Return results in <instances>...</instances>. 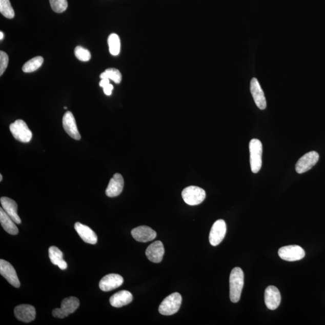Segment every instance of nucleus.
<instances>
[{"label": "nucleus", "instance_id": "nucleus-1", "mask_svg": "<svg viewBox=\"0 0 325 325\" xmlns=\"http://www.w3.org/2000/svg\"><path fill=\"white\" fill-rule=\"evenodd\" d=\"M244 286V274L240 268H235L230 276V297L231 302L239 301Z\"/></svg>", "mask_w": 325, "mask_h": 325}, {"label": "nucleus", "instance_id": "nucleus-2", "mask_svg": "<svg viewBox=\"0 0 325 325\" xmlns=\"http://www.w3.org/2000/svg\"><path fill=\"white\" fill-rule=\"evenodd\" d=\"M182 297L178 293H174L166 297L159 306V313L162 315L171 316L177 313L180 309Z\"/></svg>", "mask_w": 325, "mask_h": 325}, {"label": "nucleus", "instance_id": "nucleus-3", "mask_svg": "<svg viewBox=\"0 0 325 325\" xmlns=\"http://www.w3.org/2000/svg\"><path fill=\"white\" fill-rule=\"evenodd\" d=\"M250 152L251 171L257 174L262 166V145L260 140L253 139L251 140Z\"/></svg>", "mask_w": 325, "mask_h": 325}, {"label": "nucleus", "instance_id": "nucleus-4", "mask_svg": "<svg viewBox=\"0 0 325 325\" xmlns=\"http://www.w3.org/2000/svg\"><path fill=\"white\" fill-rule=\"evenodd\" d=\"M183 200L187 205L197 206L201 204L206 199V193L205 190L198 186H189L182 192Z\"/></svg>", "mask_w": 325, "mask_h": 325}, {"label": "nucleus", "instance_id": "nucleus-5", "mask_svg": "<svg viewBox=\"0 0 325 325\" xmlns=\"http://www.w3.org/2000/svg\"><path fill=\"white\" fill-rule=\"evenodd\" d=\"M10 130L15 139L22 143H28L32 140V131L22 119L16 120L15 123L10 124Z\"/></svg>", "mask_w": 325, "mask_h": 325}, {"label": "nucleus", "instance_id": "nucleus-6", "mask_svg": "<svg viewBox=\"0 0 325 325\" xmlns=\"http://www.w3.org/2000/svg\"><path fill=\"white\" fill-rule=\"evenodd\" d=\"M79 306V301L77 297H67L62 300L60 309H55L52 313L54 317L64 319L74 313Z\"/></svg>", "mask_w": 325, "mask_h": 325}, {"label": "nucleus", "instance_id": "nucleus-7", "mask_svg": "<svg viewBox=\"0 0 325 325\" xmlns=\"http://www.w3.org/2000/svg\"><path fill=\"white\" fill-rule=\"evenodd\" d=\"M278 255L282 260L288 261H296L301 260L306 255V252L298 245H290L279 249Z\"/></svg>", "mask_w": 325, "mask_h": 325}, {"label": "nucleus", "instance_id": "nucleus-8", "mask_svg": "<svg viewBox=\"0 0 325 325\" xmlns=\"http://www.w3.org/2000/svg\"><path fill=\"white\" fill-rule=\"evenodd\" d=\"M319 160V155L316 151H311L299 159L296 164V171L303 174L312 169Z\"/></svg>", "mask_w": 325, "mask_h": 325}, {"label": "nucleus", "instance_id": "nucleus-9", "mask_svg": "<svg viewBox=\"0 0 325 325\" xmlns=\"http://www.w3.org/2000/svg\"><path fill=\"white\" fill-rule=\"evenodd\" d=\"M227 233V225L222 219L214 223L210 230L209 241L213 247L217 246L222 241Z\"/></svg>", "mask_w": 325, "mask_h": 325}, {"label": "nucleus", "instance_id": "nucleus-10", "mask_svg": "<svg viewBox=\"0 0 325 325\" xmlns=\"http://www.w3.org/2000/svg\"><path fill=\"white\" fill-rule=\"evenodd\" d=\"M0 274L10 285L16 288H19L21 283L15 269L10 262L3 259L0 260Z\"/></svg>", "mask_w": 325, "mask_h": 325}, {"label": "nucleus", "instance_id": "nucleus-11", "mask_svg": "<svg viewBox=\"0 0 325 325\" xmlns=\"http://www.w3.org/2000/svg\"><path fill=\"white\" fill-rule=\"evenodd\" d=\"M14 313L17 319L24 323H30L35 319V308L27 304H22L15 307Z\"/></svg>", "mask_w": 325, "mask_h": 325}, {"label": "nucleus", "instance_id": "nucleus-12", "mask_svg": "<svg viewBox=\"0 0 325 325\" xmlns=\"http://www.w3.org/2000/svg\"><path fill=\"white\" fill-rule=\"evenodd\" d=\"M62 124L65 131L69 136L75 140H80V134L78 130L73 114L71 112H66L62 119Z\"/></svg>", "mask_w": 325, "mask_h": 325}, {"label": "nucleus", "instance_id": "nucleus-13", "mask_svg": "<svg viewBox=\"0 0 325 325\" xmlns=\"http://www.w3.org/2000/svg\"><path fill=\"white\" fill-rule=\"evenodd\" d=\"M124 278L118 274L107 275L101 279L99 283L100 289L104 292L112 291L123 285Z\"/></svg>", "mask_w": 325, "mask_h": 325}, {"label": "nucleus", "instance_id": "nucleus-14", "mask_svg": "<svg viewBox=\"0 0 325 325\" xmlns=\"http://www.w3.org/2000/svg\"><path fill=\"white\" fill-rule=\"evenodd\" d=\"M281 295L279 290L275 286H270L265 290V300L268 309L274 310L277 309L281 303Z\"/></svg>", "mask_w": 325, "mask_h": 325}, {"label": "nucleus", "instance_id": "nucleus-15", "mask_svg": "<svg viewBox=\"0 0 325 325\" xmlns=\"http://www.w3.org/2000/svg\"><path fill=\"white\" fill-rule=\"evenodd\" d=\"M147 257L148 260L155 263H158L162 260L165 254V248L161 241H155L151 244L146 250Z\"/></svg>", "mask_w": 325, "mask_h": 325}, {"label": "nucleus", "instance_id": "nucleus-16", "mask_svg": "<svg viewBox=\"0 0 325 325\" xmlns=\"http://www.w3.org/2000/svg\"><path fill=\"white\" fill-rule=\"evenodd\" d=\"M251 92L256 105L260 110H265L267 106V103L263 91L261 87L258 79L255 78L252 79L251 82Z\"/></svg>", "mask_w": 325, "mask_h": 325}, {"label": "nucleus", "instance_id": "nucleus-17", "mask_svg": "<svg viewBox=\"0 0 325 325\" xmlns=\"http://www.w3.org/2000/svg\"><path fill=\"white\" fill-rule=\"evenodd\" d=\"M131 235L135 240L143 243L153 240L157 237V233L147 226L135 228L131 231Z\"/></svg>", "mask_w": 325, "mask_h": 325}, {"label": "nucleus", "instance_id": "nucleus-18", "mask_svg": "<svg viewBox=\"0 0 325 325\" xmlns=\"http://www.w3.org/2000/svg\"><path fill=\"white\" fill-rule=\"evenodd\" d=\"M124 180L123 176L120 174H115L110 179L107 186L106 194L110 198H113L120 194L124 189Z\"/></svg>", "mask_w": 325, "mask_h": 325}, {"label": "nucleus", "instance_id": "nucleus-19", "mask_svg": "<svg viewBox=\"0 0 325 325\" xmlns=\"http://www.w3.org/2000/svg\"><path fill=\"white\" fill-rule=\"evenodd\" d=\"M0 202H1L3 210L16 224H20L22 223V220L18 214V205L14 200L8 198V197H2L0 199Z\"/></svg>", "mask_w": 325, "mask_h": 325}, {"label": "nucleus", "instance_id": "nucleus-20", "mask_svg": "<svg viewBox=\"0 0 325 325\" xmlns=\"http://www.w3.org/2000/svg\"><path fill=\"white\" fill-rule=\"evenodd\" d=\"M74 228L79 237L86 243L91 245L97 243L98 237L91 228L79 222L75 223Z\"/></svg>", "mask_w": 325, "mask_h": 325}, {"label": "nucleus", "instance_id": "nucleus-21", "mask_svg": "<svg viewBox=\"0 0 325 325\" xmlns=\"http://www.w3.org/2000/svg\"><path fill=\"white\" fill-rule=\"evenodd\" d=\"M133 299L132 294L127 290H122L110 297V302L113 307L120 308L130 303Z\"/></svg>", "mask_w": 325, "mask_h": 325}, {"label": "nucleus", "instance_id": "nucleus-22", "mask_svg": "<svg viewBox=\"0 0 325 325\" xmlns=\"http://www.w3.org/2000/svg\"><path fill=\"white\" fill-rule=\"evenodd\" d=\"M0 223L7 233L13 235L18 234V228L16 227L15 222L8 214L5 212L2 207L0 209Z\"/></svg>", "mask_w": 325, "mask_h": 325}, {"label": "nucleus", "instance_id": "nucleus-23", "mask_svg": "<svg viewBox=\"0 0 325 325\" xmlns=\"http://www.w3.org/2000/svg\"><path fill=\"white\" fill-rule=\"evenodd\" d=\"M63 253L56 247H51L49 248V257L50 260L54 265L58 266L62 270L67 269L68 265L63 258Z\"/></svg>", "mask_w": 325, "mask_h": 325}, {"label": "nucleus", "instance_id": "nucleus-24", "mask_svg": "<svg viewBox=\"0 0 325 325\" xmlns=\"http://www.w3.org/2000/svg\"><path fill=\"white\" fill-rule=\"evenodd\" d=\"M44 63V58L41 56H37L32 58V59L27 62L24 65L23 71L26 73L33 72L39 69Z\"/></svg>", "mask_w": 325, "mask_h": 325}, {"label": "nucleus", "instance_id": "nucleus-25", "mask_svg": "<svg viewBox=\"0 0 325 325\" xmlns=\"http://www.w3.org/2000/svg\"><path fill=\"white\" fill-rule=\"evenodd\" d=\"M108 45L110 54L113 56H117L120 50V40L117 34L112 33L108 37Z\"/></svg>", "mask_w": 325, "mask_h": 325}, {"label": "nucleus", "instance_id": "nucleus-26", "mask_svg": "<svg viewBox=\"0 0 325 325\" xmlns=\"http://www.w3.org/2000/svg\"><path fill=\"white\" fill-rule=\"evenodd\" d=\"M100 78L112 79L115 84H119L122 80V75L118 70L115 68H109L100 75Z\"/></svg>", "mask_w": 325, "mask_h": 325}, {"label": "nucleus", "instance_id": "nucleus-27", "mask_svg": "<svg viewBox=\"0 0 325 325\" xmlns=\"http://www.w3.org/2000/svg\"><path fill=\"white\" fill-rule=\"evenodd\" d=\"M0 12L7 18H14L15 12L9 0H0Z\"/></svg>", "mask_w": 325, "mask_h": 325}, {"label": "nucleus", "instance_id": "nucleus-28", "mask_svg": "<svg viewBox=\"0 0 325 325\" xmlns=\"http://www.w3.org/2000/svg\"><path fill=\"white\" fill-rule=\"evenodd\" d=\"M50 4L53 11L58 13L65 12L68 8L67 0H50Z\"/></svg>", "mask_w": 325, "mask_h": 325}, {"label": "nucleus", "instance_id": "nucleus-29", "mask_svg": "<svg viewBox=\"0 0 325 325\" xmlns=\"http://www.w3.org/2000/svg\"><path fill=\"white\" fill-rule=\"evenodd\" d=\"M74 54L78 60L83 62H88L91 58L89 51L81 46H77L75 48Z\"/></svg>", "mask_w": 325, "mask_h": 325}, {"label": "nucleus", "instance_id": "nucleus-30", "mask_svg": "<svg viewBox=\"0 0 325 325\" xmlns=\"http://www.w3.org/2000/svg\"><path fill=\"white\" fill-rule=\"evenodd\" d=\"M9 63V57L5 52L0 51V75H2L4 73L8 68Z\"/></svg>", "mask_w": 325, "mask_h": 325}, {"label": "nucleus", "instance_id": "nucleus-31", "mask_svg": "<svg viewBox=\"0 0 325 325\" xmlns=\"http://www.w3.org/2000/svg\"><path fill=\"white\" fill-rule=\"evenodd\" d=\"M113 89V86L111 84H109L103 88V91L105 94L107 96L111 95L112 91Z\"/></svg>", "mask_w": 325, "mask_h": 325}, {"label": "nucleus", "instance_id": "nucleus-32", "mask_svg": "<svg viewBox=\"0 0 325 325\" xmlns=\"http://www.w3.org/2000/svg\"><path fill=\"white\" fill-rule=\"evenodd\" d=\"M109 84H110V79L108 78H103L99 82V86L103 88Z\"/></svg>", "mask_w": 325, "mask_h": 325}, {"label": "nucleus", "instance_id": "nucleus-33", "mask_svg": "<svg viewBox=\"0 0 325 325\" xmlns=\"http://www.w3.org/2000/svg\"><path fill=\"white\" fill-rule=\"evenodd\" d=\"M4 38V34L2 32H0V39L3 40Z\"/></svg>", "mask_w": 325, "mask_h": 325}, {"label": "nucleus", "instance_id": "nucleus-34", "mask_svg": "<svg viewBox=\"0 0 325 325\" xmlns=\"http://www.w3.org/2000/svg\"><path fill=\"white\" fill-rule=\"evenodd\" d=\"M3 176L2 175H0V181H2Z\"/></svg>", "mask_w": 325, "mask_h": 325}, {"label": "nucleus", "instance_id": "nucleus-35", "mask_svg": "<svg viewBox=\"0 0 325 325\" xmlns=\"http://www.w3.org/2000/svg\"><path fill=\"white\" fill-rule=\"evenodd\" d=\"M64 109H67V107H64Z\"/></svg>", "mask_w": 325, "mask_h": 325}]
</instances>
